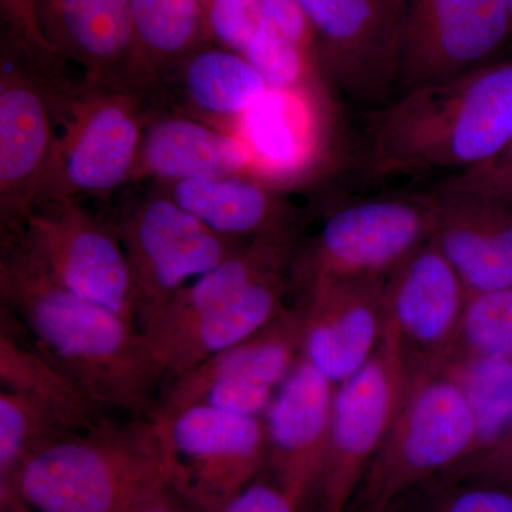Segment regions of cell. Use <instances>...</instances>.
I'll use <instances>...</instances> for the list:
<instances>
[{"mask_svg": "<svg viewBox=\"0 0 512 512\" xmlns=\"http://www.w3.org/2000/svg\"><path fill=\"white\" fill-rule=\"evenodd\" d=\"M113 227L133 275L138 328L247 242L212 231L157 187L127 204Z\"/></svg>", "mask_w": 512, "mask_h": 512, "instance_id": "obj_9", "label": "cell"}, {"mask_svg": "<svg viewBox=\"0 0 512 512\" xmlns=\"http://www.w3.org/2000/svg\"><path fill=\"white\" fill-rule=\"evenodd\" d=\"M511 35L507 0H404L397 93L494 63Z\"/></svg>", "mask_w": 512, "mask_h": 512, "instance_id": "obj_14", "label": "cell"}, {"mask_svg": "<svg viewBox=\"0 0 512 512\" xmlns=\"http://www.w3.org/2000/svg\"><path fill=\"white\" fill-rule=\"evenodd\" d=\"M441 476L500 488L512 494V407L504 430L493 443Z\"/></svg>", "mask_w": 512, "mask_h": 512, "instance_id": "obj_33", "label": "cell"}, {"mask_svg": "<svg viewBox=\"0 0 512 512\" xmlns=\"http://www.w3.org/2000/svg\"><path fill=\"white\" fill-rule=\"evenodd\" d=\"M389 512H512V494L439 476L400 495Z\"/></svg>", "mask_w": 512, "mask_h": 512, "instance_id": "obj_30", "label": "cell"}, {"mask_svg": "<svg viewBox=\"0 0 512 512\" xmlns=\"http://www.w3.org/2000/svg\"><path fill=\"white\" fill-rule=\"evenodd\" d=\"M138 42L158 83L208 45L207 0H131Z\"/></svg>", "mask_w": 512, "mask_h": 512, "instance_id": "obj_26", "label": "cell"}, {"mask_svg": "<svg viewBox=\"0 0 512 512\" xmlns=\"http://www.w3.org/2000/svg\"><path fill=\"white\" fill-rule=\"evenodd\" d=\"M2 40L0 60V221L2 237L18 234L35 210L57 137L53 83Z\"/></svg>", "mask_w": 512, "mask_h": 512, "instance_id": "obj_11", "label": "cell"}, {"mask_svg": "<svg viewBox=\"0 0 512 512\" xmlns=\"http://www.w3.org/2000/svg\"><path fill=\"white\" fill-rule=\"evenodd\" d=\"M386 312L410 362L440 369L456 342L468 291L431 239L386 276Z\"/></svg>", "mask_w": 512, "mask_h": 512, "instance_id": "obj_18", "label": "cell"}, {"mask_svg": "<svg viewBox=\"0 0 512 512\" xmlns=\"http://www.w3.org/2000/svg\"><path fill=\"white\" fill-rule=\"evenodd\" d=\"M134 512H202L178 493L173 484H165L144 501Z\"/></svg>", "mask_w": 512, "mask_h": 512, "instance_id": "obj_35", "label": "cell"}, {"mask_svg": "<svg viewBox=\"0 0 512 512\" xmlns=\"http://www.w3.org/2000/svg\"><path fill=\"white\" fill-rule=\"evenodd\" d=\"M171 483L160 420L110 419L50 444L19 468L0 491L33 512H134Z\"/></svg>", "mask_w": 512, "mask_h": 512, "instance_id": "obj_3", "label": "cell"}, {"mask_svg": "<svg viewBox=\"0 0 512 512\" xmlns=\"http://www.w3.org/2000/svg\"><path fill=\"white\" fill-rule=\"evenodd\" d=\"M325 94L315 87L274 89L228 131L242 141L249 175L282 188L311 174L326 150Z\"/></svg>", "mask_w": 512, "mask_h": 512, "instance_id": "obj_19", "label": "cell"}, {"mask_svg": "<svg viewBox=\"0 0 512 512\" xmlns=\"http://www.w3.org/2000/svg\"><path fill=\"white\" fill-rule=\"evenodd\" d=\"M0 512H33L15 493H0Z\"/></svg>", "mask_w": 512, "mask_h": 512, "instance_id": "obj_36", "label": "cell"}, {"mask_svg": "<svg viewBox=\"0 0 512 512\" xmlns=\"http://www.w3.org/2000/svg\"><path fill=\"white\" fill-rule=\"evenodd\" d=\"M311 32L320 76L357 109L399 90L404 0H293Z\"/></svg>", "mask_w": 512, "mask_h": 512, "instance_id": "obj_8", "label": "cell"}, {"mask_svg": "<svg viewBox=\"0 0 512 512\" xmlns=\"http://www.w3.org/2000/svg\"><path fill=\"white\" fill-rule=\"evenodd\" d=\"M335 392L336 384L301 356L264 416L266 471L302 508L322 476Z\"/></svg>", "mask_w": 512, "mask_h": 512, "instance_id": "obj_17", "label": "cell"}, {"mask_svg": "<svg viewBox=\"0 0 512 512\" xmlns=\"http://www.w3.org/2000/svg\"><path fill=\"white\" fill-rule=\"evenodd\" d=\"M212 231L237 241L302 229L282 188L249 174H225L154 184Z\"/></svg>", "mask_w": 512, "mask_h": 512, "instance_id": "obj_22", "label": "cell"}, {"mask_svg": "<svg viewBox=\"0 0 512 512\" xmlns=\"http://www.w3.org/2000/svg\"><path fill=\"white\" fill-rule=\"evenodd\" d=\"M507 2H508V9H510L511 22H512V0H507Z\"/></svg>", "mask_w": 512, "mask_h": 512, "instance_id": "obj_38", "label": "cell"}, {"mask_svg": "<svg viewBox=\"0 0 512 512\" xmlns=\"http://www.w3.org/2000/svg\"><path fill=\"white\" fill-rule=\"evenodd\" d=\"M153 113L144 130L133 183L249 174L247 148L231 131L191 114Z\"/></svg>", "mask_w": 512, "mask_h": 512, "instance_id": "obj_23", "label": "cell"}, {"mask_svg": "<svg viewBox=\"0 0 512 512\" xmlns=\"http://www.w3.org/2000/svg\"><path fill=\"white\" fill-rule=\"evenodd\" d=\"M470 359L512 360V288L468 295L456 342L440 369Z\"/></svg>", "mask_w": 512, "mask_h": 512, "instance_id": "obj_29", "label": "cell"}, {"mask_svg": "<svg viewBox=\"0 0 512 512\" xmlns=\"http://www.w3.org/2000/svg\"><path fill=\"white\" fill-rule=\"evenodd\" d=\"M409 353L387 315L375 355L336 384L328 451L315 498L318 512H349L410 382Z\"/></svg>", "mask_w": 512, "mask_h": 512, "instance_id": "obj_7", "label": "cell"}, {"mask_svg": "<svg viewBox=\"0 0 512 512\" xmlns=\"http://www.w3.org/2000/svg\"><path fill=\"white\" fill-rule=\"evenodd\" d=\"M431 241L456 269L468 295L512 288V208L503 201L431 191Z\"/></svg>", "mask_w": 512, "mask_h": 512, "instance_id": "obj_21", "label": "cell"}, {"mask_svg": "<svg viewBox=\"0 0 512 512\" xmlns=\"http://www.w3.org/2000/svg\"><path fill=\"white\" fill-rule=\"evenodd\" d=\"M303 313L288 306L248 339L170 379L158 404V419L191 404L264 417L276 392L302 356Z\"/></svg>", "mask_w": 512, "mask_h": 512, "instance_id": "obj_13", "label": "cell"}, {"mask_svg": "<svg viewBox=\"0 0 512 512\" xmlns=\"http://www.w3.org/2000/svg\"><path fill=\"white\" fill-rule=\"evenodd\" d=\"M147 93L66 83L55 94L63 133L39 201L101 197L133 183L148 117Z\"/></svg>", "mask_w": 512, "mask_h": 512, "instance_id": "obj_5", "label": "cell"}, {"mask_svg": "<svg viewBox=\"0 0 512 512\" xmlns=\"http://www.w3.org/2000/svg\"><path fill=\"white\" fill-rule=\"evenodd\" d=\"M261 18L262 0H207L210 42L241 55Z\"/></svg>", "mask_w": 512, "mask_h": 512, "instance_id": "obj_32", "label": "cell"}, {"mask_svg": "<svg viewBox=\"0 0 512 512\" xmlns=\"http://www.w3.org/2000/svg\"><path fill=\"white\" fill-rule=\"evenodd\" d=\"M350 512H389V510H373V508H362V510H353Z\"/></svg>", "mask_w": 512, "mask_h": 512, "instance_id": "obj_37", "label": "cell"}, {"mask_svg": "<svg viewBox=\"0 0 512 512\" xmlns=\"http://www.w3.org/2000/svg\"><path fill=\"white\" fill-rule=\"evenodd\" d=\"M18 235L64 288L137 323L133 275L113 225L79 200H55L37 204Z\"/></svg>", "mask_w": 512, "mask_h": 512, "instance_id": "obj_12", "label": "cell"}, {"mask_svg": "<svg viewBox=\"0 0 512 512\" xmlns=\"http://www.w3.org/2000/svg\"><path fill=\"white\" fill-rule=\"evenodd\" d=\"M410 367L403 402L349 512L389 510L400 495L477 450L476 419L456 380L434 367L412 362Z\"/></svg>", "mask_w": 512, "mask_h": 512, "instance_id": "obj_4", "label": "cell"}, {"mask_svg": "<svg viewBox=\"0 0 512 512\" xmlns=\"http://www.w3.org/2000/svg\"><path fill=\"white\" fill-rule=\"evenodd\" d=\"M437 200L384 195L335 208L311 239L299 242L291 265V291L333 279L386 278L433 237Z\"/></svg>", "mask_w": 512, "mask_h": 512, "instance_id": "obj_6", "label": "cell"}, {"mask_svg": "<svg viewBox=\"0 0 512 512\" xmlns=\"http://www.w3.org/2000/svg\"><path fill=\"white\" fill-rule=\"evenodd\" d=\"M43 29L94 86L151 93L160 86L138 42L131 0H37Z\"/></svg>", "mask_w": 512, "mask_h": 512, "instance_id": "obj_15", "label": "cell"}, {"mask_svg": "<svg viewBox=\"0 0 512 512\" xmlns=\"http://www.w3.org/2000/svg\"><path fill=\"white\" fill-rule=\"evenodd\" d=\"M301 505L265 474L245 488L221 512H302Z\"/></svg>", "mask_w": 512, "mask_h": 512, "instance_id": "obj_34", "label": "cell"}, {"mask_svg": "<svg viewBox=\"0 0 512 512\" xmlns=\"http://www.w3.org/2000/svg\"><path fill=\"white\" fill-rule=\"evenodd\" d=\"M289 293L291 274L269 276L184 325L144 336L165 377L173 379L265 328L288 308Z\"/></svg>", "mask_w": 512, "mask_h": 512, "instance_id": "obj_20", "label": "cell"}, {"mask_svg": "<svg viewBox=\"0 0 512 512\" xmlns=\"http://www.w3.org/2000/svg\"><path fill=\"white\" fill-rule=\"evenodd\" d=\"M2 40L49 74H59L66 60L50 43L43 29L37 0H0Z\"/></svg>", "mask_w": 512, "mask_h": 512, "instance_id": "obj_31", "label": "cell"}, {"mask_svg": "<svg viewBox=\"0 0 512 512\" xmlns=\"http://www.w3.org/2000/svg\"><path fill=\"white\" fill-rule=\"evenodd\" d=\"M440 370L453 377L466 394L477 423V453L500 436L510 417L512 360H458Z\"/></svg>", "mask_w": 512, "mask_h": 512, "instance_id": "obj_28", "label": "cell"}, {"mask_svg": "<svg viewBox=\"0 0 512 512\" xmlns=\"http://www.w3.org/2000/svg\"><path fill=\"white\" fill-rule=\"evenodd\" d=\"M0 383L3 390L25 394L56 410L77 430L107 419L103 406L35 346L26 345L2 326Z\"/></svg>", "mask_w": 512, "mask_h": 512, "instance_id": "obj_25", "label": "cell"}, {"mask_svg": "<svg viewBox=\"0 0 512 512\" xmlns=\"http://www.w3.org/2000/svg\"><path fill=\"white\" fill-rule=\"evenodd\" d=\"M165 80L178 84L191 116L224 130L234 126L269 89L247 57L212 43L195 50Z\"/></svg>", "mask_w": 512, "mask_h": 512, "instance_id": "obj_24", "label": "cell"}, {"mask_svg": "<svg viewBox=\"0 0 512 512\" xmlns=\"http://www.w3.org/2000/svg\"><path fill=\"white\" fill-rule=\"evenodd\" d=\"M386 278L333 279L299 295L302 356L333 383L345 382L375 355L386 325Z\"/></svg>", "mask_w": 512, "mask_h": 512, "instance_id": "obj_16", "label": "cell"}, {"mask_svg": "<svg viewBox=\"0 0 512 512\" xmlns=\"http://www.w3.org/2000/svg\"><path fill=\"white\" fill-rule=\"evenodd\" d=\"M47 404L10 390L0 392V485L40 450L77 433Z\"/></svg>", "mask_w": 512, "mask_h": 512, "instance_id": "obj_27", "label": "cell"}, {"mask_svg": "<svg viewBox=\"0 0 512 512\" xmlns=\"http://www.w3.org/2000/svg\"><path fill=\"white\" fill-rule=\"evenodd\" d=\"M367 113V177L466 173L512 146V62L414 87Z\"/></svg>", "mask_w": 512, "mask_h": 512, "instance_id": "obj_2", "label": "cell"}, {"mask_svg": "<svg viewBox=\"0 0 512 512\" xmlns=\"http://www.w3.org/2000/svg\"><path fill=\"white\" fill-rule=\"evenodd\" d=\"M2 242L3 311L20 320L32 345L104 409L156 416L165 375L137 323L60 285L20 235Z\"/></svg>", "mask_w": 512, "mask_h": 512, "instance_id": "obj_1", "label": "cell"}, {"mask_svg": "<svg viewBox=\"0 0 512 512\" xmlns=\"http://www.w3.org/2000/svg\"><path fill=\"white\" fill-rule=\"evenodd\" d=\"M158 420L170 454L171 484L202 512H221L266 473L264 417L197 403Z\"/></svg>", "mask_w": 512, "mask_h": 512, "instance_id": "obj_10", "label": "cell"}]
</instances>
